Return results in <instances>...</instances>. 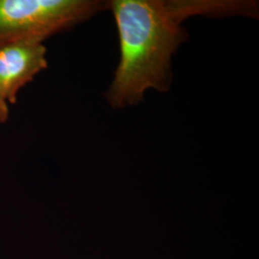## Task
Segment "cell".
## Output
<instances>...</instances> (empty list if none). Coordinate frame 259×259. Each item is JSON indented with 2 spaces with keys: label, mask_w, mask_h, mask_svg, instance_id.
Instances as JSON below:
<instances>
[{
  "label": "cell",
  "mask_w": 259,
  "mask_h": 259,
  "mask_svg": "<svg viewBox=\"0 0 259 259\" xmlns=\"http://www.w3.org/2000/svg\"><path fill=\"white\" fill-rule=\"evenodd\" d=\"M120 61L106 98L114 109L142 101L145 92L171 85L172 56L187 37L183 23L194 16L255 17L257 4L242 0H113Z\"/></svg>",
  "instance_id": "obj_1"
},
{
  "label": "cell",
  "mask_w": 259,
  "mask_h": 259,
  "mask_svg": "<svg viewBox=\"0 0 259 259\" xmlns=\"http://www.w3.org/2000/svg\"><path fill=\"white\" fill-rule=\"evenodd\" d=\"M109 8L101 0H0V47L45 42Z\"/></svg>",
  "instance_id": "obj_2"
},
{
  "label": "cell",
  "mask_w": 259,
  "mask_h": 259,
  "mask_svg": "<svg viewBox=\"0 0 259 259\" xmlns=\"http://www.w3.org/2000/svg\"><path fill=\"white\" fill-rule=\"evenodd\" d=\"M44 42L18 41L0 47V95L9 106L18 103L19 93L48 67Z\"/></svg>",
  "instance_id": "obj_3"
},
{
  "label": "cell",
  "mask_w": 259,
  "mask_h": 259,
  "mask_svg": "<svg viewBox=\"0 0 259 259\" xmlns=\"http://www.w3.org/2000/svg\"><path fill=\"white\" fill-rule=\"evenodd\" d=\"M10 118V106L0 95V125L7 123Z\"/></svg>",
  "instance_id": "obj_4"
}]
</instances>
